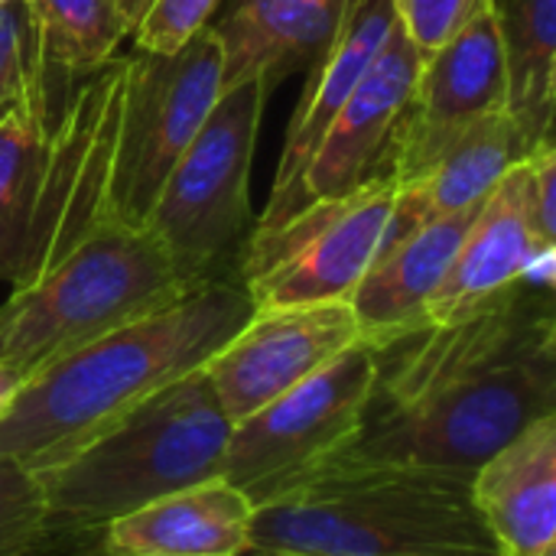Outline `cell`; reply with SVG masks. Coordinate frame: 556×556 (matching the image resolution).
<instances>
[{"label":"cell","mask_w":556,"mask_h":556,"mask_svg":"<svg viewBox=\"0 0 556 556\" xmlns=\"http://www.w3.org/2000/svg\"><path fill=\"white\" fill-rule=\"evenodd\" d=\"M33 33V85L52 72L78 78L117 59V46L134 33L147 0H26ZM46 98V94H42Z\"/></svg>","instance_id":"cell-21"},{"label":"cell","mask_w":556,"mask_h":556,"mask_svg":"<svg viewBox=\"0 0 556 556\" xmlns=\"http://www.w3.org/2000/svg\"><path fill=\"white\" fill-rule=\"evenodd\" d=\"M218 3L222 0H150L130 33L137 52H176L205 26H212Z\"/></svg>","instance_id":"cell-25"},{"label":"cell","mask_w":556,"mask_h":556,"mask_svg":"<svg viewBox=\"0 0 556 556\" xmlns=\"http://www.w3.org/2000/svg\"><path fill=\"white\" fill-rule=\"evenodd\" d=\"M349 0H231L212 20L222 59L225 88L251 75H264L277 88L290 72L313 65L332 39Z\"/></svg>","instance_id":"cell-19"},{"label":"cell","mask_w":556,"mask_h":556,"mask_svg":"<svg viewBox=\"0 0 556 556\" xmlns=\"http://www.w3.org/2000/svg\"><path fill=\"white\" fill-rule=\"evenodd\" d=\"M147 3H150V0H147Z\"/></svg>","instance_id":"cell-34"},{"label":"cell","mask_w":556,"mask_h":556,"mask_svg":"<svg viewBox=\"0 0 556 556\" xmlns=\"http://www.w3.org/2000/svg\"><path fill=\"white\" fill-rule=\"evenodd\" d=\"M420 65V52L397 23L368 72L362 75V81L355 85V91L349 94V101L326 127L316 153L309 156L293 189L290 215H296L316 199L345 195L371 176L384 173L391 137L407 108Z\"/></svg>","instance_id":"cell-13"},{"label":"cell","mask_w":556,"mask_h":556,"mask_svg":"<svg viewBox=\"0 0 556 556\" xmlns=\"http://www.w3.org/2000/svg\"><path fill=\"white\" fill-rule=\"evenodd\" d=\"M498 111H508V81L495 7H489L443 49L424 59L394 127L384 173L394 176L397 186H410L463 130Z\"/></svg>","instance_id":"cell-11"},{"label":"cell","mask_w":556,"mask_h":556,"mask_svg":"<svg viewBox=\"0 0 556 556\" xmlns=\"http://www.w3.org/2000/svg\"><path fill=\"white\" fill-rule=\"evenodd\" d=\"M225 91V59L215 26L176 52L127 59V88L114 160V222L143 228L169 169L202 130Z\"/></svg>","instance_id":"cell-10"},{"label":"cell","mask_w":556,"mask_h":556,"mask_svg":"<svg viewBox=\"0 0 556 556\" xmlns=\"http://www.w3.org/2000/svg\"><path fill=\"white\" fill-rule=\"evenodd\" d=\"M231 420L205 371L156 391L62 463L36 472L46 538H98L117 518L222 479Z\"/></svg>","instance_id":"cell-4"},{"label":"cell","mask_w":556,"mask_h":556,"mask_svg":"<svg viewBox=\"0 0 556 556\" xmlns=\"http://www.w3.org/2000/svg\"><path fill=\"white\" fill-rule=\"evenodd\" d=\"M528 160L531 169V222L541 241L556 244V150L554 140H544Z\"/></svg>","instance_id":"cell-28"},{"label":"cell","mask_w":556,"mask_h":556,"mask_svg":"<svg viewBox=\"0 0 556 556\" xmlns=\"http://www.w3.org/2000/svg\"><path fill=\"white\" fill-rule=\"evenodd\" d=\"M124 88L127 59H111L85 78V85L65 101L55 127L46 130L10 287L36 280L98 228L114 225L111 186Z\"/></svg>","instance_id":"cell-7"},{"label":"cell","mask_w":556,"mask_h":556,"mask_svg":"<svg viewBox=\"0 0 556 556\" xmlns=\"http://www.w3.org/2000/svg\"><path fill=\"white\" fill-rule=\"evenodd\" d=\"M397 179L381 173L358 189L316 199L270 231H251L238 257V280L254 309L349 303L381 254Z\"/></svg>","instance_id":"cell-9"},{"label":"cell","mask_w":556,"mask_h":556,"mask_svg":"<svg viewBox=\"0 0 556 556\" xmlns=\"http://www.w3.org/2000/svg\"><path fill=\"white\" fill-rule=\"evenodd\" d=\"M541 556H556V547H554V551H544V554H541Z\"/></svg>","instance_id":"cell-32"},{"label":"cell","mask_w":556,"mask_h":556,"mask_svg":"<svg viewBox=\"0 0 556 556\" xmlns=\"http://www.w3.org/2000/svg\"><path fill=\"white\" fill-rule=\"evenodd\" d=\"M33 91V33L23 3H0V114Z\"/></svg>","instance_id":"cell-27"},{"label":"cell","mask_w":556,"mask_h":556,"mask_svg":"<svg viewBox=\"0 0 556 556\" xmlns=\"http://www.w3.org/2000/svg\"><path fill=\"white\" fill-rule=\"evenodd\" d=\"M251 313L244 283L218 277L52 362L3 410L0 459L29 476L62 463L156 391L205 368Z\"/></svg>","instance_id":"cell-2"},{"label":"cell","mask_w":556,"mask_h":556,"mask_svg":"<svg viewBox=\"0 0 556 556\" xmlns=\"http://www.w3.org/2000/svg\"><path fill=\"white\" fill-rule=\"evenodd\" d=\"M254 505L225 479L156 498L94 541L114 556H238L251 551Z\"/></svg>","instance_id":"cell-18"},{"label":"cell","mask_w":556,"mask_h":556,"mask_svg":"<svg viewBox=\"0 0 556 556\" xmlns=\"http://www.w3.org/2000/svg\"><path fill=\"white\" fill-rule=\"evenodd\" d=\"M521 160L525 147L508 111L489 114L463 130L420 179H414L410 186H397L381 254L407 238L414 228L482 202L495 189V182Z\"/></svg>","instance_id":"cell-20"},{"label":"cell","mask_w":556,"mask_h":556,"mask_svg":"<svg viewBox=\"0 0 556 556\" xmlns=\"http://www.w3.org/2000/svg\"><path fill=\"white\" fill-rule=\"evenodd\" d=\"M251 547L267 556H505L469 476L342 459L254 508Z\"/></svg>","instance_id":"cell-3"},{"label":"cell","mask_w":556,"mask_h":556,"mask_svg":"<svg viewBox=\"0 0 556 556\" xmlns=\"http://www.w3.org/2000/svg\"><path fill=\"white\" fill-rule=\"evenodd\" d=\"M518 283L528 287V290H544V293H554L556 283V244L554 241H534L525 264H521V274H518Z\"/></svg>","instance_id":"cell-29"},{"label":"cell","mask_w":556,"mask_h":556,"mask_svg":"<svg viewBox=\"0 0 556 556\" xmlns=\"http://www.w3.org/2000/svg\"><path fill=\"white\" fill-rule=\"evenodd\" d=\"M489 7L495 0H397V23L420 59H427Z\"/></svg>","instance_id":"cell-26"},{"label":"cell","mask_w":556,"mask_h":556,"mask_svg":"<svg viewBox=\"0 0 556 556\" xmlns=\"http://www.w3.org/2000/svg\"><path fill=\"white\" fill-rule=\"evenodd\" d=\"M189 283L163 244L127 225H104L0 303V362L26 381L117 326L176 300Z\"/></svg>","instance_id":"cell-5"},{"label":"cell","mask_w":556,"mask_h":556,"mask_svg":"<svg viewBox=\"0 0 556 556\" xmlns=\"http://www.w3.org/2000/svg\"><path fill=\"white\" fill-rule=\"evenodd\" d=\"M505 55L508 117L525 156L554 140L556 104V0H495Z\"/></svg>","instance_id":"cell-22"},{"label":"cell","mask_w":556,"mask_h":556,"mask_svg":"<svg viewBox=\"0 0 556 556\" xmlns=\"http://www.w3.org/2000/svg\"><path fill=\"white\" fill-rule=\"evenodd\" d=\"M270 91L264 75L222 91L143 222L189 283L238 277L251 215V163Z\"/></svg>","instance_id":"cell-6"},{"label":"cell","mask_w":556,"mask_h":556,"mask_svg":"<svg viewBox=\"0 0 556 556\" xmlns=\"http://www.w3.org/2000/svg\"><path fill=\"white\" fill-rule=\"evenodd\" d=\"M72 556H114V554H108V551H104V547H101V544L94 541V544L81 547L78 554H72ZM238 556H267V554H261V551H254V547H251V551H244V554H238Z\"/></svg>","instance_id":"cell-31"},{"label":"cell","mask_w":556,"mask_h":556,"mask_svg":"<svg viewBox=\"0 0 556 556\" xmlns=\"http://www.w3.org/2000/svg\"><path fill=\"white\" fill-rule=\"evenodd\" d=\"M479 205L482 202L440 215L378 254L349 296L365 342L381 349L424 329L427 303L440 290L466 231L479 215Z\"/></svg>","instance_id":"cell-17"},{"label":"cell","mask_w":556,"mask_h":556,"mask_svg":"<svg viewBox=\"0 0 556 556\" xmlns=\"http://www.w3.org/2000/svg\"><path fill=\"white\" fill-rule=\"evenodd\" d=\"M534 241L541 238L534 235L531 222V169L528 160H521L482 199L479 215L466 231L440 290L427 303L424 326L463 319L515 290Z\"/></svg>","instance_id":"cell-15"},{"label":"cell","mask_w":556,"mask_h":556,"mask_svg":"<svg viewBox=\"0 0 556 556\" xmlns=\"http://www.w3.org/2000/svg\"><path fill=\"white\" fill-rule=\"evenodd\" d=\"M23 384H26V375L16 371V368L7 365V362H0V417H3V410L13 404V397L20 394Z\"/></svg>","instance_id":"cell-30"},{"label":"cell","mask_w":556,"mask_h":556,"mask_svg":"<svg viewBox=\"0 0 556 556\" xmlns=\"http://www.w3.org/2000/svg\"><path fill=\"white\" fill-rule=\"evenodd\" d=\"M397 26V0H349L345 13L326 42V49L313 59L309 78L303 94L296 98V108L287 124V137L280 147L274 186L267 195V205L251 231H270L290 218L293 208V189L316 153L326 127L339 114V108L349 101L381 46Z\"/></svg>","instance_id":"cell-14"},{"label":"cell","mask_w":556,"mask_h":556,"mask_svg":"<svg viewBox=\"0 0 556 556\" xmlns=\"http://www.w3.org/2000/svg\"><path fill=\"white\" fill-rule=\"evenodd\" d=\"M556 414L554 293L515 287L482 309L378 349V375L342 463L469 476ZM336 463V459H332Z\"/></svg>","instance_id":"cell-1"},{"label":"cell","mask_w":556,"mask_h":556,"mask_svg":"<svg viewBox=\"0 0 556 556\" xmlns=\"http://www.w3.org/2000/svg\"><path fill=\"white\" fill-rule=\"evenodd\" d=\"M375 375L378 349L362 339L293 391L231 424L222 479L261 508L326 469L352 446Z\"/></svg>","instance_id":"cell-8"},{"label":"cell","mask_w":556,"mask_h":556,"mask_svg":"<svg viewBox=\"0 0 556 556\" xmlns=\"http://www.w3.org/2000/svg\"><path fill=\"white\" fill-rule=\"evenodd\" d=\"M472 502L505 556L556 547V414L495 450L469 479Z\"/></svg>","instance_id":"cell-16"},{"label":"cell","mask_w":556,"mask_h":556,"mask_svg":"<svg viewBox=\"0 0 556 556\" xmlns=\"http://www.w3.org/2000/svg\"><path fill=\"white\" fill-rule=\"evenodd\" d=\"M46 98L33 91L0 114V280L13 277L36 169L46 143Z\"/></svg>","instance_id":"cell-23"},{"label":"cell","mask_w":556,"mask_h":556,"mask_svg":"<svg viewBox=\"0 0 556 556\" xmlns=\"http://www.w3.org/2000/svg\"><path fill=\"white\" fill-rule=\"evenodd\" d=\"M49 544L36 476L0 459V556H39Z\"/></svg>","instance_id":"cell-24"},{"label":"cell","mask_w":556,"mask_h":556,"mask_svg":"<svg viewBox=\"0 0 556 556\" xmlns=\"http://www.w3.org/2000/svg\"><path fill=\"white\" fill-rule=\"evenodd\" d=\"M0 3H23V0H0Z\"/></svg>","instance_id":"cell-33"},{"label":"cell","mask_w":556,"mask_h":556,"mask_svg":"<svg viewBox=\"0 0 556 556\" xmlns=\"http://www.w3.org/2000/svg\"><path fill=\"white\" fill-rule=\"evenodd\" d=\"M355 342H362V329L345 300L254 309L202 371L228 420L238 424L303 384Z\"/></svg>","instance_id":"cell-12"}]
</instances>
